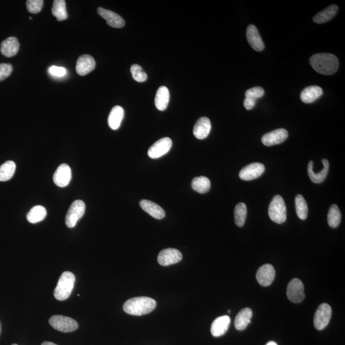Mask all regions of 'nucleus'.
I'll list each match as a JSON object with an SVG mask.
<instances>
[{"instance_id":"25","label":"nucleus","mask_w":345,"mask_h":345,"mask_svg":"<svg viewBox=\"0 0 345 345\" xmlns=\"http://www.w3.org/2000/svg\"><path fill=\"white\" fill-rule=\"evenodd\" d=\"M253 316V311L250 308H244L241 310L236 315L235 320V327L238 330L246 329L251 323Z\"/></svg>"},{"instance_id":"37","label":"nucleus","mask_w":345,"mask_h":345,"mask_svg":"<svg viewBox=\"0 0 345 345\" xmlns=\"http://www.w3.org/2000/svg\"><path fill=\"white\" fill-rule=\"evenodd\" d=\"M264 93V88L260 87V86H256V87L250 88L246 91L245 95V98L257 101L258 98L262 97Z\"/></svg>"},{"instance_id":"13","label":"nucleus","mask_w":345,"mask_h":345,"mask_svg":"<svg viewBox=\"0 0 345 345\" xmlns=\"http://www.w3.org/2000/svg\"><path fill=\"white\" fill-rule=\"evenodd\" d=\"M288 136V133L286 130L279 129L264 135L262 141L264 145L271 146L283 143Z\"/></svg>"},{"instance_id":"9","label":"nucleus","mask_w":345,"mask_h":345,"mask_svg":"<svg viewBox=\"0 0 345 345\" xmlns=\"http://www.w3.org/2000/svg\"><path fill=\"white\" fill-rule=\"evenodd\" d=\"M172 146V141L169 137H163L151 146L148 155L152 159H158L167 154Z\"/></svg>"},{"instance_id":"14","label":"nucleus","mask_w":345,"mask_h":345,"mask_svg":"<svg viewBox=\"0 0 345 345\" xmlns=\"http://www.w3.org/2000/svg\"><path fill=\"white\" fill-rule=\"evenodd\" d=\"M276 272L271 264H265L258 270L257 279L260 285L268 286L271 285L275 278Z\"/></svg>"},{"instance_id":"17","label":"nucleus","mask_w":345,"mask_h":345,"mask_svg":"<svg viewBox=\"0 0 345 345\" xmlns=\"http://www.w3.org/2000/svg\"><path fill=\"white\" fill-rule=\"evenodd\" d=\"M97 13L107 21L108 25L112 27L116 28L124 27L125 23L124 19L114 12L100 7L97 9Z\"/></svg>"},{"instance_id":"23","label":"nucleus","mask_w":345,"mask_h":345,"mask_svg":"<svg viewBox=\"0 0 345 345\" xmlns=\"http://www.w3.org/2000/svg\"><path fill=\"white\" fill-rule=\"evenodd\" d=\"M322 94L323 90L320 86H308L302 91L301 100L306 104L312 103L319 98Z\"/></svg>"},{"instance_id":"11","label":"nucleus","mask_w":345,"mask_h":345,"mask_svg":"<svg viewBox=\"0 0 345 345\" xmlns=\"http://www.w3.org/2000/svg\"><path fill=\"white\" fill-rule=\"evenodd\" d=\"M72 178L71 169L67 164H62L53 175L55 184L60 187L67 186Z\"/></svg>"},{"instance_id":"42","label":"nucleus","mask_w":345,"mask_h":345,"mask_svg":"<svg viewBox=\"0 0 345 345\" xmlns=\"http://www.w3.org/2000/svg\"><path fill=\"white\" fill-rule=\"evenodd\" d=\"M266 345H277V344L274 341H269Z\"/></svg>"},{"instance_id":"27","label":"nucleus","mask_w":345,"mask_h":345,"mask_svg":"<svg viewBox=\"0 0 345 345\" xmlns=\"http://www.w3.org/2000/svg\"><path fill=\"white\" fill-rule=\"evenodd\" d=\"M338 9V7L336 5H332V6L327 7V8L317 14L313 18V21L317 24L326 23L327 21L331 20L336 15Z\"/></svg>"},{"instance_id":"44","label":"nucleus","mask_w":345,"mask_h":345,"mask_svg":"<svg viewBox=\"0 0 345 345\" xmlns=\"http://www.w3.org/2000/svg\"><path fill=\"white\" fill-rule=\"evenodd\" d=\"M12 345H18V344H12Z\"/></svg>"},{"instance_id":"26","label":"nucleus","mask_w":345,"mask_h":345,"mask_svg":"<svg viewBox=\"0 0 345 345\" xmlns=\"http://www.w3.org/2000/svg\"><path fill=\"white\" fill-rule=\"evenodd\" d=\"M170 101V92L166 86H161L156 93L155 105L157 109L165 111L167 108Z\"/></svg>"},{"instance_id":"8","label":"nucleus","mask_w":345,"mask_h":345,"mask_svg":"<svg viewBox=\"0 0 345 345\" xmlns=\"http://www.w3.org/2000/svg\"><path fill=\"white\" fill-rule=\"evenodd\" d=\"M287 297L293 303H300L305 298V287L303 282L298 278L289 282L286 290Z\"/></svg>"},{"instance_id":"31","label":"nucleus","mask_w":345,"mask_h":345,"mask_svg":"<svg viewBox=\"0 0 345 345\" xmlns=\"http://www.w3.org/2000/svg\"><path fill=\"white\" fill-rule=\"evenodd\" d=\"M16 165L14 162L9 161L0 166V181L6 182L13 178L15 173Z\"/></svg>"},{"instance_id":"1","label":"nucleus","mask_w":345,"mask_h":345,"mask_svg":"<svg viewBox=\"0 0 345 345\" xmlns=\"http://www.w3.org/2000/svg\"><path fill=\"white\" fill-rule=\"evenodd\" d=\"M311 67L315 71L323 75H332L339 68V61L335 55L329 53H318L310 59Z\"/></svg>"},{"instance_id":"40","label":"nucleus","mask_w":345,"mask_h":345,"mask_svg":"<svg viewBox=\"0 0 345 345\" xmlns=\"http://www.w3.org/2000/svg\"><path fill=\"white\" fill-rule=\"evenodd\" d=\"M257 101L250 100V98H245L244 102H243V106L246 110H251L255 107Z\"/></svg>"},{"instance_id":"22","label":"nucleus","mask_w":345,"mask_h":345,"mask_svg":"<svg viewBox=\"0 0 345 345\" xmlns=\"http://www.w3.org/2000/svg\"><path fill=\"white\" fill-rule=\"evenodd\" d=\"M19 43L17 38H7L1 44V52L5 57L11 58L16 56L19 52Z\"/></svg>"},{"instance_id":"35","label":"nucleus","mask_w":345,"mask_h":345,"mask_svg":"<svg viewBox=\"0 0 345 345\" xmlns=\"http://www.w3.org/2000/svg\"><path fill=\"white\" fill-rule=\"evenodd\" d=\"M131 72L132 78L135 81L142 83L146 81L147 74L146 72L143 71V68L139 65L134 64L131 67Z\"/></svg>"},{"instance_id":"5","label":"nucleus","mask_w":345,"mask_h":345,"mask_svg":"<svg viewBox=\"0 0 345 345\" xmlns=\"http://www.w3.org/2000/svg\"><path fill=\"white\" fill-rule=\"evenodd\" d=\"M85 204L82 200H76L69 207L66 217V224L67 227L72 228L84 216L85 212Z\"/></svg>"},{"instance_id":"29","label":"nucleus","mask_w":345,"mask_h":345,"mask_svg":"<svg viewBox=\"0 0 345 345\" xmlns=\"http://www.w3.org/2000/svg\"><path fill=\"white\" fill-rule=\"evenodd\" d=\"M52 14L59 21L66 20L68 18L66 2L65 0H55L52 7Z\"/></svg>"},{"instance_id":"33","label":"nucleus","mask_w":345,"mask_h":345,"mask_svg":"<svg viewBox=\"0 0 345 345\" xmlns=\"http://www.w3.org/2000/svg\"><path fill=\"white\" fill-rule=\"evenodd\" d=\"M246 216H247V207L243 203L236 205L234 211L235 223L238 227H242L244 225Z\"/></svg>"},{"instance_id":"21","label":"nucleus","mask_w":345,"mask_h":345,"mask_svg":"<svg viewBox=\"0 0 345 345\" xmlns=\"http://www.w3.org/2000/svg\"><path fill=\"white\" fill-rule=\"evenodd\" d=\"M322 163L323 165V170L318 173H315L313 171V161H310L308 164V173L309 177H310L311 180L315 184H320V183L323 182L328 174L329 168V161L327 159H323Z\"/></svg>"},{"instance_id":"39","label":"nucleus","mask_w":345,"mask_h":345,"mask_svg":"<svg viewBox=\"0 0 345 345\" xmlns=\"http://www.w3.org/2000/svg\"><path fill=\"white\" fill-rule=\"evenodd\" d=\"M49 72L52 76L58 77V78L64 76L67 74L66 69L64 68V67L57 66L51 67L49 69Z\"/></svg>"},{"instance_id":"18","label":"nucleus","mask_w":345,"mask_h":345,"mask_svg":"<svg viewBox=\"0 0 345 345\" xmlns=\"http://www.w3.org/2000/svg\"><path fill=\"white\" fill-rule=\"evenodd\" d=\"M230 322V318L227 315L221 316V317L217 318L212 323L211 333L212 336L214 337L223 336L227 332Z\"/></svg>"},{"instance_id":"36","label":"nucleus","mask_w":345,"mask_h":345,"mask_svg":"<svg viewBox=\"0 0 345 345\" xmlns=\"http://www.w3.org/2000/svg\"><path fill=\"white\" fill-rule=\"evenodd\" d=\"M44 5L42 0H28L26 2V7L29 13L32 14L39 13Z\"/></svg>"},{"instance_id":"41","label":"nucleus","mask_w":345,"mask_h":345,"mask_svg":"<svg viewBox=\"0 0 345 345\" xmlns=\"http://www.w3.org/2000/svg\"><path fill=\"white\" fill-rule=\"evenodd\" d=\"M41 345H57V344L53 343V342H52L45 341V342H43V343Z\"/></svg>"},{"instance_id":"12","label":"nucleus","mask_w":345,"mask_h":345,"mask_svg":"<svg viewBox=\"0 0 345 345\" xmlns=\"http://www.w3.org/2000/svg\"><path fill=\"white\" fill-rule=\"evenodd\" d=\"M265 171V166L260 163H254L245 166L239 173L241 179L250 181L256 179L261 176Z\"/></svg>"},{"instance_id":"7","label":"nucleus","mask_w":345,"mask_h":345,"mask_svg":"<svg viewBox=\"0 0 345 345\" xmlns=\"http://www.w3.org/2000/svg\"><path fill=\"white\" fill-rule=\"evenodd\" d=\"M332 316V309L327 303L318 308L314 317V325L317 330H323L329 324Z\"/></svg>"},{"instance_id":"28","label":"nucleus","mask_w":345,"mask_h":345,"mask_svg":"<svg viewBox=\"0 0 345 345\" xmlns=\"http://www.w3.org/2000/svg\"><path fill=\"white\" fill-rule=\"evenodd\" d=\"M46 216L47 211L45 207L37 206L30 210L26 216V218L30 223L35 224L44 220Z\"/></svg>"},{"instance_id":"10","label":"nucleus","mask_w":345,"mask_h":345,"mask_svg":"<svg viewBox=\"0 0 345 345\" xmlns=\"http://www.w3.org/2000/svg\"><path fill=\"white\" fill-rule=\"evenodd\" d=\"M182 255L179 251L168 248L162 250L158 255V260L159 264L163 266H169V265L177 264L181 261Z\"/></svg>"},{"instance_id":"6","label":"nucleus","mask_w":345,"mask_h":345,"mask_svg":"<svg viewBox=\"0 0 345 345\" xmlns=\"http://www.w3.org/2000/svg\"><path fill=\"white\" fill-rule=\"evenodd\" d=\"M55 329L62 332H71L78 328V323L72 318L62 315H54L49 320Z\"/></svg>"},{"instance_id":"30","label":"nucleus","mask_w":345,"mask_h":345,"mask_svg":"<svg viewBox=\"0 0 345 345\" xmlns=\"http://www.w3.org/2000/svg\"><path fill=\"white\" fill-rule=\"evenodd\" d=\"M191 186L193 189L200 194H205L211 189V181L206 177L194 178L192 181Z\"/></svg>"},{"instance_id":"16","label":"nucleus","mask_w":345,"mask_h":345,"mask_svg":"<svg viewBox=\"0 0 345 345\" xmlns=\"http://www.w3.org/2000/svg\"><path fill=\"white\" fill-rule=\"evenodd\" d=\"M95 61L89 55H82L76 63V72L79 76H86L95 69Z\"/></svg>"},{"instance_id":"3","label":"nucleus","mask_w":345,"mask_h":345,"mask_svg":"<svg viewBox=\"0 0 345 345\" xmlns=\"http://www.w3.org/2000/svg\"><path fill=\"white\" fill-rule=\"evenodd\" d=\"M76 277L71 272L66 271L62 273L54 290V296L57 300H66L71 295L73 290Z\"/></svg>"},{"instance_id":"43","label":"nucleus","mask_w":345,"mask_h":345,"mask_svg":"<svg viewBox=\"0 0 345 345\" xmlns=\"http://www.w3.org/2000/svg\"><path fill=\"white\" fill-rule=\"evenodd\" d=\"M228 312L229 313H230L231 311H230V310H228Z\"/></svg>"},{"instance_id":"24","label":"nucleus","mask_w":345,"mask_h":345,"mask_svg":"<svg viewBox=\"0 0 345 345\" xmlns=\"http://www.w3.org/2000/svg\"><path fill=\"white\" fill-rule=\"evenodd\" d=\"M124 117V110L121 106H116L113 108L108 117V124L111 129L117 130L120 127V125Z\"/></svg>"},{"instance_id":"15","label":"nucleus","mask_w":345,"mask_h":345,"mask_svg":"<svg viewBox=\"0 0 345 345\" xmlns=\"http://www.w3.org/2000/svg\"><path fill=\"white\" fill-rule=\"evenodd\" d=\"M246 36H247L248 42L253 50L257 52H262L264 50V41L260 36L259 31L255 26L251 25L248 26L247 31H246Z\"/></svg>"},{"instance_id":"19","label":"nucleus","mask_w":345,"mask_h":345,"mask_svg":"<svg viewBox=\"0 0 345 345\" xmlns=\"http://www.w3.org/2000/svg\"><path fill=\"white\" fill-rule=\"evenodd\" d=\"M211 131V123L208 118L202 117L197 120L193 134L199 139H206Z\"/></svg>"},{"instance_id":"32","label":"nucleus","mask_w":345,"mask_h":345,"mask_svg":"<svg viewBox=\"0 0 345 345\" xmlns=\"http://www.w3.org/2000/svg\"><path fill=\"white\" fill-rule=\"evenodd\" d=\"M341 214L336 205L330 206L327 216L328 224L330 227L335 228L339 225L341 222Z\"/></svg>"},{"instance_id":"4","label":"nucleus","mask_w":345,"mask_h":345,"mask_svg":"<svg viewBox=\"0 0 345 345\" xmlns=\"http://www.w3.org/2000/svg\"><path fill=\"white\" fill-rule=\"evenodd\" d=\"M269 216L272 221L282 224L286 219V207L283 198L276 195L272 199L269 207Z\"/></svg>"},{"instance_id":"20","label":"nucleus","mask_w":345,"mask_h":345,"mask_svg":"<svg viewBox=\"0 0 345 345\" xmlns=\"http://www.w3.org/2000/svg\"><path fill=\"white\" fill-rule=\"evenodd\" d=\"M139 205L144 211L151 215L154 218L162 219L165 217V211L156 203L149 201V200H143L140 201Z\"/></svg>"},{"instance_id":"34","label":"nucleus","mask_w":345,"mask_h":345,"mask_svg":"<svg viewBox=\"0 0 345 345\" xmlns=\"http://www.w3.org/2000/svg\"><path fill=\"white\" fill-rule=\"evenodd\" d=\"M295 209L297 214L302 220H305L308 217V207L305 198L299 194L295 197Z\"/></svg>"},{"instance_id":"38","label":"nucleus","mask_w":345,"mask_h":345,"mask_svg":"<svg viewBox=\"0 0 345 345\" xmlns=\"http://www.w3.org/2000/svg\"><path fill=\"white\" fill-rule=\"evenodd\" d=\"M13 71V67L10 64H0V82L9 78Z\"/></svg>"},{"instance_id":"2","label":"nucleus","mask_w":345,"mask_h":345,"mask_svg":"<svg viewBox=\"0 0 345 345\" xmlns=\"http://www.w3.org/2000/svg\"><path fill=\"white\" fill-rule=\"evenodd\" d=\"M156 305V302L153 299L148 297H138L125 302L123 309L127 314L141 316L152 312Z\"/></svg>"}]
</instances>
